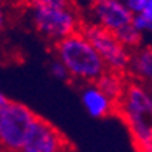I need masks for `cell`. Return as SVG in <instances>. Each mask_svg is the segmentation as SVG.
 Returning <instances> with one entry per match:
<instances>
[{"label": "cell", "instance_id": "8fae6325", "mask_svg": "<svg viewBox=\"0 0 152 152\" xmlns=\"http://www.w3.org/2000/svg\"><path fill=\"white\" fill-rule=\"evenodd\" d=\"M133 26L141 33V35H152V0H147L145 6L133 15Z\"/></svg>", "mask_w": 152, "mask_h": 152}, {"label": "cell", "instance_id": "7c38bea8", "mask_svg": "<svg viewBox=\"0 0 152 152\" xmlns=\"http://www.w3.org/2000/svg\"><path fill=\"white\" fill-rule=\"evenodd\" d=\"M114 35H115V37L118 38V41L126 48V49H129V50H133V49L139 48L142 42V38H144L141 35V33L133 26V23L126 26V27L121 28L120 31H117Z\"/></svg>", "mask_w": 152, "mask_h": 152}, {"label": "cell", "instance_id": "5b68a950", "mask_svg": "<svg viewBox=\"0 0 152 152\" xmlns=\"http://www.w3.org/2000/svg\"><path fill=\"white\" fill-rule=\"evenodd\" d=\"M115 113L124 122L152 120V87L128 79Z\"/></svg>", "mask_w": 152, "mask_h": 152}, {"label": "cell", "instance_id": "2e32d148", "mask_svg": "<svg viewBox=\"0 0 152 152\" xmlns=\"http://www.w3.org/2000/svg\"><path fill=\"white\" fill-rule=\"evenodd\" d=\"M121 3L134 15V14H137L139 11H141V8L145 6L147 0H121Z\"/></svg>", "mask_w": 152, "mask_h": 152}, {"label": "cell", "instance_id": "8992f818", "mask_svg": "<svg viewBox=\"0 0 152 152\" xmlns=\"http://www.w3.org/2000/svg\"><path fill=\"white\" fill-rule=\"evenodd\" d=\"M69 141L48 120L38 117L28 130L20 152H72Z\"/></svg>", "mask_w": 152, "mask_h": 152}, {"label": "cell", "instance_id": "ba28073f", "mask_svg": "<svg viewBox=\"0 0 152 152\" xmlns=\"http://www.w3.org/2000/svg\"><path fill=\"white\" fill-rule=\"evenodd\" d=\"M80 102L84 110L90 117L102 120L115 113L117 103L111 101L98 87L96 83H87L82 84L80 88Z\"/></svg>", "mask_w": 152, "mask_h": 152}, {"label": "cell", "instance_id": "3957f363", "mask_svg": "<svg viewBox=\"0 0 152 152\" xmlns=\"http://www.w3.org/2000/svg\"><path fill=\"white\" fill-rule=\"evenodd\" d=\"M37 114L16 101L0 110V152H20Z\"/></svg>", "mask_w": 152, "mask_h": 152}, {"label": "cell", "instance_id": "7a4b0ae2", "mask_svg": "<svg viewBox=\"0 0 152 152\" xmlns=\"http://www.w3.org/2000/svg\"><path fill=\"white\" fill-rule=\"evenodd\" d=\"M28 18L35 31L53 45L83 27L80 14L72 3L57 7H33L28 8Z\"/></svg>", "mask_w": 152, "mask_h": 152}, {"label": "cell", "instance_id": "e0dca14e", "mask_svg": "<svg viewBox=\"0 0 152 152\" xmlns=\"http://www.w3.org/2000/svg\"><path fill=\"white\" fill-rule=\"evenodd\" d=\"M8 101H10V99L7 98V96L3 94V92L0 91V110H1V109H3L4 106H6V104L8 103Z\"/></svg>", "mask_w": 152, "mask_h": 152}, {"label": "cell", "instance_id": "9c48e42d", "mask_svg": "<svg viewBox=\"0 0 152 152\" xmlns=\"http://www.w3.org/2000/svg\"><path fill=\"white\" fill-rule=\"evenodd\" d=\"M126 73L129 75V80L152 87V46L140 45L130 50Z\"/></svg>", "mask_w": 152, "mask_h": 152}, {"label": "cell", "instance_id": "5bb4252c", "mask_svg": "<svg viewBox=\"0 0 152 152\" xmlns=\"http://www.w3.org/2000/svg\"><path fill=\"white\" fill-rule=\"evenodd\" d=\"M23 3L28 7H57V6H66L71 4V0H23Z\"/></svg>", "mask_w": 152, "mask_h": 152}, {"label": "cell", "instance_id": "d6986e66", "mask_svg": "<svg viewBox=\"0 0 152 152\" xmlns=\"http://www.w3.org/2000/svg\"><path fill=\"white\" fill-rule=\"evenodd\" d=\"M72 152H75V151H72Z\"/></svg>", "mask_w": 152, "mask_h": 152}, {"label": "cell", "instance_id": "ac0fdd59", "mask_svg": "<svg viewBox=\"0 0 152 152\" xmlns=\"http://www.w3.org/2000/svg\"><path fill=\"white\" fill-rule=\"evenodd\" d=\"M1 1L6 4H15V3H20V1L23 3V0H1Z\"/></svg>", "mask_w": 152, "mask_h": 152}, {"label": "cell", "instance_id": "9a60e30c", "mask_svg": "<svg viewBox=\"0 0 152 152\" xmlns=\"http://www.w3.org/2000/svg\"><path fill=\"white\" fill-rule=\"evenodd\" d=\"M7 6L8 4L3 3L0 0V38L6 33L7 27H8V23H10V12H8Z\"/></svg>", "mask_w": 152, "mask_h": 152}, {"label": "cell", "instance_id": "277c9868", "mask_svg": "<svg viewBox=\"0 0 152 152\" xmlns=\"http://www.w3.org/2000/svg\"><path fill=\"white\" fill-rule=\"evenodd\" d=\"M80 31L87 37L91 45L103 60L106 69L125 75L129 65L130 50L124 46L113 33L91 23L83 25Z\"/></svg>", "mask_w": 152, "mask_h": 152}, {"label": "cell", "instance_id": "30bf717a", "mask_svg": "<svg viewBox=\"0 0 152 152\" xmlns=\"http://www.w3.org/2000/svg\"><path fill=\"white\" fill-rule=\"evenodd\" d=\"M126 83H128V79L125 77V75L106 71V72L99 77L96 84H98L99 88L107 95L111 101H114L117 103L121 99V96H122L124 91H125Z\"/></svg>", "mask_w": 152, "mask_h": 152}, {"label": "cell", "instance_id": "52a82bcc", "mask_svg": "<svg viewBox=\"0 0 152 152\" xmlns=\"http://www.w3.org/2000/svg\"><path fill=\"white\" fill-rule=\"evenodd\" d=\"M88 19V23L115 34L121 28L132 25L133 14L121 3V0H91Z\"/></svg>", "mask_w": 152, "mask_h": 152}, {"label": "cell", "instance_id": "6da1fadb", "mask_svg": "<svg viewBox=\"0 0 152 152\" xmlns=\"http://www.w3.org/2000/svg\"><path fill=\"white\" fill-rule=\"evenodd\" d=\"M54 57L63 63L71 80L77 84L96 83L107 71L98 52L82 31L54 44Z\"/></svg>", "mask_w": 152, "mask_h": 152}, {"label": "cell", "instance_id": "4fadbf2b", "mask_svg": "<svg viewBox=\"0 0 152 152\" xmlns=\"http://www.w3.org/2000/svg\"><path fill=\"white\" fill-rule=\"evenodd\" d=\"M48 69H49V73H50L52 77H54L58 82H71L69 73L66 71V68L63 65L60 60H57L56 57H53L49 64H48Z\"/></svg>", "mask_w": 152, "mask_h": 152}]
</instances>
